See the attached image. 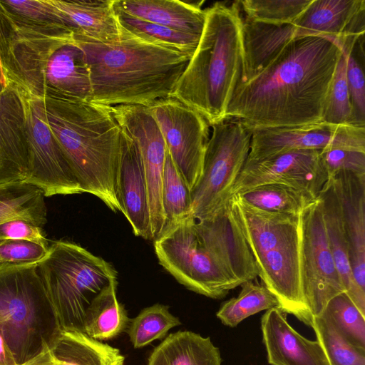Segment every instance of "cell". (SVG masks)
<instances>
[{"label": "cell", "mask_w": 365, "mask_h": 365, "mask_svg": "<svg viewBox=\"0 0 365 365\" xmlns=\"http://www.w3.org/2000/svg\"><path fill=\"white\" fill-rule=\"evenodd\" d=\"M341 53L334 40L295 38L264 69L237 86L227 119L250 131L322 122Z\"/></svg>", "instance_id": "6da1fadb"}, {"label": "cell", "mask_w": 365, "mask_h": 365, "mask_svg": "<svg viewBox=\"0 0 365 365\" xmlns=\"http://www.w3.org/2000/svg\"><path fill=\"white\" fill-rule=\"evenodd\" d=\"M0 60L7 83L16 89L91 101L84 53L68 28L26 22L0 3Z\"/></svg>", "instance_id": "7a4b0ae2"}, {"label": "cell", "mask_w": 365, "mask_h": 365, "mask_svg": "<svg viewBox=\"0 0 365 365\" xmlns=\"http://www.w3.org/2000/svg\"><path fill=\"white\" fill-rule=\"evenodd\" d=\"M121 31L118 39L106 43L75 34L89 71L90 101L148 106L171 96L191 56Z\"/></svg>", "instance_id": "3957f363"}, {"label": "cell", "mask_w": 365, "mask_h": 365, "mask_svg": "<svg viewBox=\"0 0 365 365\" xmlns=\"http://www.w3.org/2000/svg\"><path fill=\"white\" fill-rule=\"evenodd\" d=\"M43 98L48 125L83 192L122 213L117 194L122 130L110 107L73 98Z\"/></svg>", "instance_id": "277c9868"}, {"label": "cell", "mask_w": 365, "mask_h": 365, "mask_svg": "<svg viewBox=\"0 0 365 365\" xmlns=\"http://www.w3.org/2000/svg\"><path fill=\"white\" fill-rule=\"evenodd\" d=\"M197 46L172 93L196 110L209 125L227 120V112L241 78L242 18L239 1L217 2L205 9Z\"/></svg>", "instance_id": "5b68a950"}, {"label": "cell", "mask_w": 365, "mask_h": 365, "mask_svg": "<svg viewBox=\"0 0 365 365\" xmlns=\"http://www.w3.org/2000/svg\"><path fill=\"white\" fill-rule=\"evenodd\" d=\"M229 210L254 257L258 277L276 297L280 309L312 327L303 295L300 266V215L251 207L233 195Z\"/></svg>", "instance_id": "8992f818"}, {"label": "cell", "mask_w": 365, "mask_h": 365, "mask_svg": "<svg viewBox=\"0 0 365 365\" xmlns=\"http://www.w3.org/2000/svg\"><path fill=\"white\" fill-rule=\"evenodd\" d=\"M60 331L37 262L0 263V333L17 365L49 350Z\"/></svg>", "instance_id": "52a82bcc"}, {"label": "cell", "mask_w": 365, "mask_h": 365, "mask_svg": "<svg viewBox=\"0 0 365 365\" xmlns=\"http://www.w3.org/2000/svg\"><path fill=\"white\" fill-rule=\"evenodd\" d=\"M37 264L61 330L83 332L87 309L117 279L116 270L81 246L63 240L53 242Z\"/></svg>", "instance_id": "ba28073f"}, {"label": "cell", "mask_w": 365, "mask_h": 365, "mask_svg": "<svg viewBox=\"0 0 365 365\" xmlns=\"http://www.w3.org/2000/svg\"><path fill=\"white\" fill-rule=\"evenodd\" d=\"M211 127L202 174L191 190L195 220L209 218L227 206L250 151L252 132L240 122L225 120Z\"/></svg>", "instance_id": "9c48e42d"}, {"label": "cell", "mask_w": 365, "mask_h": 365, "mask_svg": "<svg viewBox=\"0 0 365 365\" xmlns=\"http://www.w3.org/2000/svg\"><path fill=\"white\" fill-rule=\"evenodd\" d=\"M189 219L153 240L160 264L180 284L197 294L222 299L239 284L212 257Z\"/></svg>", "instance_id": "30bf717a"}, {"label": "cell", "mask_w": 365, "mask_h": 365, "mask_svg": "<svg viewBox=\"0 0 365 365\" xmlns=\"http://www.w3.org/2000/svg\"><path fill=\"white\" fill-rule=\"evenodd\" d=\"M16 91L24 110L28 152V174L25 182L41 189L45 197L83 193L65 155L48 125L43 98L19 89Z\"/></svg>", "instance_id": "8fae6325"}, {"label": "cell", "mask_w": 365, "mask_h": 365, "mask_svg": "<svg viewBox=\"0 0 365 365\" xmlns=\"http://www.w3.org/2000/svg\"><path fill=\"white\" fill-rule=\"evenodd\" d=\"M300 266L302 292L313 317H319L330 299L346 292L332 257L317 197L300 216Z\"/></svg>", "instance_id": "7c38bea8"}, {"label": "cell", "mask_w": 365, "mask_h": 365, "mask_svg": "<svg viewBox=\"0 0 365 365\" xmlns=\"http://www.w3.org/2000/svg\"><path fill=\"white\" fill-rule=\"evenodd\" d=\"M147 107L169 155L192 190L202 174L209 124L199 113L172 96L158 99Z\"/></svg>", "instance_id": "4fadbf2b"}, {"label": "cell", "mask_w": 365, "mask_h": 365, "mask_svg": "<svg viewBox=\"0 0 365 365\" xmlns=\"http://www.w3.org/2000/svg\"><path fill=\"white\" fill-rule=\"evenodd\" d=\"M251 132L247 161L260 160L292 150L340 148L365 152V127L319 122Z\"/></svg>", "instance_id": "5bb4252c"}, {"label": "cell", "mask_w": 365, "mask_h": 365, "mask_svg": "<svg viewBox=\"0 0 365 365\" xmlns=\"http://www.w3.org/2000/svg\"><path fill=\"white\" fill-rule=\"evenodd\" d=\"M120 128L135 143L146 179L150 215L151 240L163 230L162 182L167 148L160 130L147 106L120 105L110 107Z\"/></svg>", "instance_id": "9a60e30c"}, {"label": "cell", "mask_w": 365, "mask_h": 365, "mask_svg": "<svg viewBox=\"0 0 365 365\" xmlns=\"http://www.w3.org/2000/svg\"><path fill=\"white\" fill-rule=\"evenodd\" d=\"M320 150H292L265 159L245 162L232 196L270 183L305 190L318 197L328 180Z\"/></svg>", "instance_id": "2e32d148"}, {"label": "cell", "mask_w": 365, "mask_h": 365, "mask_svg": "<svg viewBox=\"0 0 365 365\" xmlns=\"http://www.w3.org/2000/svg\"><path fill=\"white\" fill-rule=\"evenodd\" d=\"M195 227L202 245L239 286L258 277L252 253L233 220L228 205L209 218L195 220Z\"/></svg>", "instance_id": "e0dca14e"}, {"label": "cell", "mask_w": 365, "mask_h": 365, "mask_svg": "<svg viewBox=\"0 0 365 365\" xmlns=\"http://www.w3.org/2000/svg\"><path fill=\"white\" fill-rule=\"evenodd\" d=\"M329 179L341 205L354 281L365 297V175L341 171Z\"/></svg>", "instance_id": "ac0fdd59"}, {"label": "cell", "mask_w": 365, "mask_h": 365, "mask_svg": "<svg viewBox=\"0 0 365 365\" xmlns=\"http://www.w3.org/2000/svg\"><path fill=\"white\" fill-rule=\"evenodd\" d=\"M364 0H312L293 24L296 37L319 36L335 42L364 35Z\"/></svg>", "instance_id": "d6986e66"}, {"label": "cell", "mask_w": 365, "mask_h": 365, "mask_svg": "<svg viewBox=\"0 0 365 365\" xmlns=\"http://www.w3.org/2000/svg\"><path fill=\"white\" fill-rule=\"evenodd\" d=\"M117 194L122 213L134 235L151 240L148 192L140 154L135 143L123 130Z\"/></svg>", "instance_id": "ffe728a7"}, {"label": "cell", "mask_w": 365, "mask_h": 365, "mask_svg": "<svg viewBox=\"0 0 365 365\" xmlns=\"http://www.w3.org/2000/svg\"><path fill=\"white\" fill-rule=\"evenodd\" d=\"M261 330L270 365H329L319 342L298 333L280 309L266 311L261 318Z\"/></svg>", "instance_id": "44dd1931"}, {"label": "cell", "mask_w": 365, "mask_h": 365, "mask_svg": "<svg viewBox=\"0 0 365 365\" xmlns=\"http://www.w3.org/2000/svg\"><path fill=\"white\" fill-rule=\"evenodd\" d=\"M28 152L20 96L9 83H0V184L25 181Z\"/></svg>", "instance_id": "7402d4cb"}, {"label": "cell", "mask_w": 365, "mask_h": 365, "mask_svg": "<svg viewBox=\"0 0 365 365\" xmlns=\"http://www.w3.org/2000/svg\"><path fill=\"white\" fill-rule=\"evenodd\" d=\"M242 32L243 63L239 84L264 69L297 38L293 24H269L247 17L242 19Z\"/></svg>", "instance_id": "603a6c76"}, {"label": "cell", "mask_w": 365, "mask_h": 365, "mask_svg": "<svg viewBox=\"0 0 365 365\" xmlns=\"http://www.w3.org/2000/svg\"><path fill=\"white\" fill-rule=\"evenodd\" d=\"M201 3L178 0H113L115 9L129 16L199 36L203 31L206 15Z\"/></svg>", "instance_id": "cb8c5ba5"}, {"label": "cell", "mask_w": 365, "mask_h": 365, "mask_svg": "<svg viewBox=\"0 0 365 365\" xmlns=\"http://www.w3.org/2000/svg\"><path fill=\"white\" fill-rule=\"evenodd\" d=\"M75 34L99 42H112L122 35L113 0H51Z\"/></svg>", "instance_id": "d4e9b609"}, {"label": "cell", "mask_w": 365, "mask_h": 365, "mask_svg": "<svg viewBox=\"0 0 365 365\" xmlns=\"http://www.w3.org/2000/svg\"><path fill=\"white\" fill-rule=\"evenodd\" d=\"M318 197L321 200L329 246L346 293L359 311L365 314V297L356 288L349 259L348 244L341 208L331 179H328Z\"/></svg>", "instance_id": "484cf974"}, {"label": "cell", "mask_w": 365, "mask_h": 365, "mask_svg": "<svg viewBox=\"0 0 365 365\" xmlns=\"http://www.w3.org/2000/svg\"><path fill=\"white\" fill-rule=\"evenodd\" d=\"M148 365H222L210 337L190 331L170 334L151 352Z\"/></svg>", "instance_id": "4316f807"}, {"label": "cell", "mask_w": 365, "mask_h": 365, "mask_svg": "<svg viewBox=\"0 0 365 365\" xmlns=\"http://www.w3.org/2000/svg\"><path fill=\"white\" fill-rule=\"evenodd\" d=\"M50 351L58 365H124L120 350L79 331L61 330Z\"/></svg>", "instance_id": "83f0119b"}, {"label": "cell", "mask_w": 365, "mask_h": 365, "mask_svg": "<svg viewBox=\"0 0 365 365\" xmlns=\"http://www.w3.org/2000/svg\"><path fill=\"white\" fill-rule=\"evenodd\" d=\"M117 279H113L93 299L86 312L83 332L88 336L104 341L125 331L130 319L116 295Z\"/></svg>", "instance_id": "f1b7e54d"}, {"label": "cell", "mask_w": 365, "mask_h": 365, "mask_svg": "<svg viewBox=\"0 0 365 365\" xmlns=\"http://www.w3.org/2000/svg\"><path fill=\"white\" fill-rule=\"evenodd\" d=\"M235 195L251 207L289 215H300L317 198L305 190L279 183L262 185Z\"/></svg>", "instance_id": "f546056e"}, {"label": "cell", "mask_w": 365, "mask_h": 365, "mask_svg": "<svg viewBox=\"0 0 365 365\" xmlns=\"http://www.w3.org/2000/svg\"><path fill=\"white\" fill-rule=\"evenodd\" d=\"M45 196L25 181L0 184V224L21 218L42 227L47 222Z\"/></svg>", "instance_id": "4dcf8cb0"}, {"label": "cell", "mask_w": 365, "mask_h": 365, "mask_svg": "<svg viewBox=\"0 0 365 365\" xmlns=\"http://www.w3.org/2000/svg\"><path fill=\"white\" fill-rule=\"evenodd\" d=\"M162 206L165 221L160 235L193 218L191 190L168 151L162 182Z\"/></svg>", "instance_id": "1f68e13d"}, {"label": "cell", "mask_w": 365, "mask_h": 365, "mask_svg": "<svg viewBox=\"0 0 365 365\" xmlns=\"http://www.w3.org/2000/svg\"><path fill=\"white\" fill-rule=\"evenodd\" d=\"M114 10L121 30L137 38L191 56L197 46L200 38L199 36L129 16L115 7Z\"/></svg>", "instance_id": "d6a6232c"}, {"label": "cell", "mask_w": 365, "mask_h": 365, "mask_svg": "<svg viewBox=\"0 0 365 365\" xmlns=\"http://www.w3.org/2000/svg\"><path fill=\"white\" fill-rule=\"evenodd\" d=\"M240 286L238 296L224 302L216 313L224 325L235 327L244 319L263 310L280 309L276 297L263 284L247 281Z\"/></svg>", "instance_id": "836d02e7"}, {"label": "cell", "mask_w": 365, "mask_h": 365, "mask_svg": "<svg viewBox=\"0 0 365 365\" xmlns=\"http://www.w3.org/2000/svg\"><path fill=\"white\" fill-rule=\"evenodd\" d=\"M180 324L179 318L170 312L168 306L155 304L130 319L126 332L134 348L138 349L163 339L170 329Z\"/></svg>", "instance_id": "e575fe53"}, {"label": "cell", "mask_w": 365, "mask_h": 365, "mask_svg": "<svg viewBox=\"0 0 365 365\" xmlns=\"http://www.w3.org/2000/svg\"><path fill=\"white\" fill-rule=\"evenodd\" d=\"M360 37L344 38L339 47L346 56V80L352 108V125L365 127L364 41Z\"/></svg>", "instance_id": "d590c367"}, {"label": "cell", "mask_w": 365, "mask_h": 365, "mask_svg": "<svg viewBox=\"0 0 365 365\" xmlns=\"http://www.w3.org/2000/svg\"><path fill=\"white\" fill-rule=\"evenodd\" d=\"M311 327L329 365H365V349L348 341L324 317H313Z\"/></svg>", "instance_id": "8d00e7d4"}, {"label": "cell", "mask_w": 365, "mask_h": 365, "mask_svg": "<svg viewBox=\"0 0 365 365\" xmlns=\"http://www.w3.org/2000/svg\"><path fill=\"white\" fill-rule=\"evenodd\" d=\"M319 316L355 346L365 349V317L346 292L329 301Z\"/></svg>", "instance_id": "74e56055"}, {"label": "cell", "mask_w": 365, "mask_h": 365, "mask_svg": "<svg viewBox=\"0 0 365 365\" xmlns=\"http://www.w3.org/2000/svg\"><path fill=\"white\" fill-rule=\"evenodd\" d=\"M246 17L274 25L293 24L312 0L238 1Z\"/></svg>", "instance_id": "f35d334b"}, {"label": "cell", "mask_w": 365, "mask_h": 365, "mask_svg": "<svg viewBox=\"0 0 365 365\" xmlns=\"http://www.w3.org/2000/svg\"><path fill=\"white\" fill-rule=\"evenodd\" d=\"M341 49V53L327 96L322 122L352 125V108L346 80V56Z\"/></svg>", "instance_id": "ab89813d"}, {"label": "cell", "mask_w": 365, "mask_h": 365, "mask_svg": "<svg viewBox=\"0 0 365 365\" xmlns=\"http://www.w3.org/2000/svg\"><path fill=\"white\" fill-rule=\"evenodd\" d=\"M0 3L11 14L26 22L68 28L51 0H5Z\"/></svg>", "instance_id": "60d3db41"}, {"label": "cell", "mask_w": 365, "mask_h": 365, "mask_svg": "<svg viewBox=\"0 0 365 365\" xmlns=\"http://www.w3.org/2000/svg\"><path fill=\"white\" fill-rule=\"evenodd\" d=\"M48 245L26 240L0 242V263H34L42 259Z\"/></svg>", "instance_id": "b9f144b4"}, {"label": "cell", "mask_w": 365, "mask_h": 365, "mask_svg": "<svg viewBox=\"0 0 365 365\" xmlns=\"http://www.w3.org/2000/svg\"><path fill=\"white\" fill-rule=\"evenodd\" d=\"M328 179L341 171L365 175V152L331 148L321 151Z\"/></svg>", "instance_id": "7bdbcfd3"}, {"label": "cell", "mask_w": 365, "mask_h": 365, "mask_svg": "<svg viewBox=\"0 0 365 365\" xmlns=\"http://www.w3.org/2000/svg\"><path fill=\"white\" fill-rule=\"evenodd\" d=\"M9 240H26L48 245L42 227L21 218L0 224V242Z\"/></svg>", "instance_id": "ee69618b"}, {"label": "cell", "mask_w": 365, "mask_h": 365, "mask_svg": "<svg viewBox=\"0 0 365 365\" xmlns=\"http://www.w3.org/2000/svg\"><path fill=\"white\" fill-rule=\"evenodd\" d=\"M0 365H17L2 334L0 333Z\"/></svg>", "instance_id": "f6af8a7d"}, {"label": "cell", "mask_w": 365, "mask_h": 365, "mask_svg": "<svg viewBox=\"0 0 365 365\" xmlns=\"http://www.w3.org/2000/svg\"><path fill=\"white\" fill-rule=\"evenodd\" d=\"M22 365H58L50 349Z\"/></svg>", "instance_id": "bcb514c9"}, {"label": "cell", "mask_w": 365, "mask_h": 365, "mask_svg": "<svg viewBox=\"0 0 365 365\" xmlns=\"http://www.w3.org/2000/svg\"><path fill=\"white\" fill-rule=\"evenodd\" d=\"M0 83H3V84H8L7 81L4 76V71H3L1 60H0Z\"/></svg>", "instance_id": "7dc6e473"}]
</instances>
